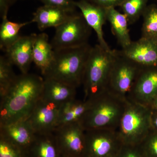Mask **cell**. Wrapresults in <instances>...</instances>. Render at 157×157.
Listing matches in <instances>:
<instances>
[{"mask_svg":"<svg viewBox=\"0 0 157 157\" xmlns=\"http://www.w3.org/2000/svg\"><path fill=\"white\" fill-rule=\"evenodd\" d=\"M140 145L146 157H157V132L151 130Z\"/></svg>","mask_w":157,"mask_h":157,"instance_id":"cell-26","label":"cell"},{"mask_svg":"<svg viewBox=\"0 0 157 157\" xmlns=\"http://www.w3.org/2000/svg\"><path fill=\"white\" fill-rule=\"evenodd\" d=\"M91 30L81 13L75 12L56 28L51 43L54 50L79 47L88 43Z\"/></svg>","mask_w":157,"mask_h":157,"instance_id":"cell-6","label":"cell"},{"mask_svg":"<svg viewBox=\"0 0 157 157\" xmlns=\"http://www.w3.org/2000/svg\"><path fill=\"white\" fill-rule=\"evenodd\" d=\"M105 10L107 21L111 26L113 34L122 48H125L132 42L128 18L124 13L117 11L115 8H108Z\"/></svg>","mask_w":157,"mask_h":157,"instance_id":"cell-20","label":"cell"},{"mask_svg":"<svg viewBox=\"0 0 157 157\" xmlns=\"http://www.w3.org/2000/svg\"><path fill=\"white\" fill-rule=\"evenodd\" d=\"M151 130L157 132V111L151 110Z\"/></svg>","mask_w":157,"mask_h":157,"instance_id":"cell-32","label":"cell"},{"mask_svg":"<svg viewBox=\"0 0 157 157\" xmlns=\"http://www.w3.org/2000/svg\"><path fill=\"white\" fill-rule=\"evenodd\" d=\"M61 105L41 97L26 120L36 134H49L57 127Z\"/></svg>","mask_w":157,"mask_h":157,"instance_id":"cell-11","label":"cell"},{"mask_svg":"<svg viewBox=\"0 0 157 157\" xmlns=\"http://www.w3.org/2000/svg\"><path fill=\"white\" fill-rule=\"evenodd\" d=\"M157 96V66L141 68L127 98L150 107Z\"/></svg>","mask_w":157,"mask_h":157,"instance_id":"cell-10","label":"cell"},{"mask_svg":"<svg viewBox=\"0 0 157 157\" xmlns=\"http://www.w3.org/2000/svg\"><path fill=\"white\" fill-rule=\"evenodd\" d=\"M92 47L88 43L79 47L54 50L53 61L43 75L44 78H53L77 88L82 83Z\"/></svg>","mask_w":157,"mask_h":157,"instance_id":"cell-2","label":"cell"},{"mask_svg":"<svg viewBox=\"0 0 157 157\" xmlns=\"http://www.w3.org/2000/svg\"><path fill=\"white\" fill-rule=\"evenodd\" d=\"M141 67L115 50V57L106 90L113 94L127 99Z\"/></svg>","mask_w":157,"mask_h":157,"instance_id":"cell-7","label":"cell"},{"mask_svg":"<svg viewBox=\"0 0 157 157\" xmlns=\"http://www.w3.org/2000/svg\"><path fill=\"white\" fill-rule=\"evenodd\" d=\"M44 78L36 74L17 76L5 97L0 99V125L25 120L42 96Z\"/></svg>","mask_w":157,"mask_h":157,"instance_id":"cell-1","label":"cell"},{"mask_svg":"<svg viewBox=\"0 0 157 157\" xmlns=\"http://www.w3.org/2000/svg\"><path fill=\"white\" fill-rule=\"evenodd\" d=\"M117 157H146L140 144H123Z\"/></svg>","mask_w":157,"mask_h":157,"instance_id":"cell-28","label":"cell"},{"mask_svg":"<svg viewBox=\"0 0 157 157\" xmlns=\"http://www.w3.org/2000/svg\"><path fill=\"white\" fill-rule=\"evenodd\" d=\"M118 51L141 68L157 66V42L151 39L141 37Z\"/></svg>","mask_w":157,"mask_h":157,"instance_id":"cell-12","label":"cell"},{"mask_svg":"<svg viewBox=\"0 0 157 157\" xmlns=\"http://www.w3.org/2000/svg\"><path fill=\"white\" fill-rule=\"evenodd\" d=\"M86 157H117L123 144L113 130H86Z\"/></svg>","mask_w":157,"mask_h":157,"instance_id":"cell-8","label":"cell"},{"mask_svg":"<svg viewBox=\"0 0 157 157\" xmlns=\"http://www.w3.org/2000/svg\"><path fill=\"white\" fill-rule=\"evenodd\" d=\"M149 0H124L120 6L130 25L133 24L142 16L147 8Z\"/></svg>","mask_w":157,"mask_h":157,"instance_id":"cell-25","label":"cell"},{"mask_svg":"<svg viewBox=\"0 0 157 157\" xmlns=\"http://www.w3.org/2000/svg\"><path fill=\"white\" fill-rule=\"evenodd\" d=\"M76 8L79 9L87 24L95 32L99 45L107 51L113 50L109 47L104 36L103 27L107 21L106 10L91 2L89 0L75 1Z\"/></svg>","mask_w":157,"mask_h":157,"instance_id":"cell-13","label":"cell"},{"mask_svg":"<svg viewBox=\"0 0 157 157\" xmlns=\"http://www.w3.org/2000/svg\"><path fill=\"white\" fill-rule=\"evenodd\" d=\"M12 65L6 56H0V99L5 97L17 78Z\"/></svg>","mask_w":157,"mask_h":157,"instance_id":"cell-24","label":"cell"},{"mask_svg":"<svg viewBox=\"0 0 157 157\" xmlns=\"http://www.w3.org/2000/svg\"><path fill=\"white\" fill-rule=\"evenodd\" d=\"M53 133L59 149L71 157H86V130L79 123L58 127Z\"/></svg>","mask_w":157,"mask_h":157,"instance_id":"cell-9","label":"cell"},{"mask_svg":"<svg viewBox=\"0 0 157 157\" xmlns=\"http://www.w3.org/2000/svg\"><path fill=\"white\" fill-rule=\"evenodd\" d=\"M75 12L56 6L43 5L34 12L31 21L36 23L41 31L49 28H56L67 21Z\"/></svg>","mask_w":157,"mask_h":157,"instance_id":"cell-16","label":"cell"},{"mask_svg":"<svg viewBox=\"0 0 157 157\" xmlns=\"http://www.w3.org/2000/svg\"><path fill=\"white\" fill-rule=\"evenodd\" d=\"M115 50L107 51L97 44L92 47L85 68L82 83L83 100L94 99L106 90Z\"/></svg>","mask_w":157,"mask_h":157,"instance_id":"cell-4","label":"cell"},{"mask_svg":"<svg viewBox=\"0 0 157 157\" xmlns=\"http://www.w3.org/2000/svg\"><path fill=\"white\" fill-rule=\"evenodd\" d=\"M90 104V100L80 101L76 98L62 104L59 108L56 128L66 125L80 123Z\"/></svg>","mask_w":157,"mask_h":157,"instance_id":"cell-18","label":"cell"},{"mask_svg":"<svg viewBox=\"0 0 157 157\" xmlns=\"http://www.w3.org/2000/svg\"><path fill=\"white\" fill-rule=\"evenodd\" d=\"M36 134L26 120L0 125V137L21 149L29 147Z\"/></svg>","mask_w":157,"mask_h":157,"instance_id":"cell-15","label":"cell"},{"mask_svg":"<svg viewBox=\"0 0 157 157\" xmlns=\"http://www.w3.org/2000/svg\"><path fill=\"white\" fill-rule=\"evenodd\" d=\"M37 34L21 36L6 52V56L22 74L28 73L33 62V46Z\"/></svg>","mask_w":157,"mask_h":157,"instance_id":"cell-14","label":"cell"},{"mask_svg":"<svg viewBox=\"0 0 157 157\" xmlns=\"http://www.w3.org/2000/svg\"><path fill=\"white\" fill-rule=\"evenodd\" d=\"M151 109L127 98L125 109L117 129L123 144L139 145L151 131Z\"/></svg>","mask_w":157,"mask_h":157,"instance_id":"cell-5","label":"cell"},{"mask_svg":"<svg viewBox=\"0 0 157 157\" xmlns=\"http://www.w3.org/2000/svg\"><path fill=\"white\" fill-rule=\"evenodd\" d=\"M91 2L97 6L104 8L108 9L120 7L124 0H89Z\"/></svg>","mask_w":157,"mask_h":157,"instance_id":"cell-30","label":"cell"},{"mask_svg":"<svg viewBox=\"0 0 157 157\" xmlns=\"http://www.w3.org/2000/svg\"><path fill=\"white\" fill-rule=\"evenodd\" d=\"M2 19L0 26V48L6 52L21 36L19 34L21 29L32 22L31 21L22 23L13 22L8 19V16Z\"/></svg>","mask_w":157,"mask_h":157,"instance_id":"cell-21","label":"cell"},{"mask_svg":"<svg viewBox=\"0 0 157 157\" xmlns=\"http://www.w3.org/2000/svg\"><path fill=\"white\" fill-rule=\"evenodd\" d=\"M30 147L36 157H58L59 149L53 132L36 134Z\"/></svg>","mask_w":157,"mask_h":157,"instance_id":"cell-22","label":"cell"},{"mask_svg":"<svg viewBox=\"0 0 157 157\" xmlns=\"http://www.w3.org/2000/svg\"><path fill=\"white\" fill-rule=\"evenodd\" d=\"M17 0H0V14L1 18L8 16L10 7Z\"/></svg>","mask_w":157,"mask_h":157,"instance_id":"cell-31","label":"cell"},{"mask_svg":"<svg viewBox=\"0 0 157 157\" xmlns=\"http://www.w3.org/2000/svg\"><path fill=\"white\" fill-rule=\"evenodd\" d=\"M90 101V106L80 122L83 128L116 131L125 109L127 99L106 90Z\"/></svg>","mask_w":157,"mask_h":157,"instance_id":"cell-3","label":"cell"},{"mask_svg":"<svg viewBox=\"0 0 157 157\" xmlns=\"http://www.w3.org/2000/svg\"><path fill=\"white\" fill-rule=\"evenodd\" d=\"M0 157H22V149L1 138Z\"/></svg>","mask_w":157,"mask_h":157,"instance_id":"cell-27","label":"cell"},{"mask_svg":"<svg viewBox=\"0 0 157 157\" xmlns=\"http://www.w3.org/2000/svg\"><path fill=\"white\" fill-rule=\"evenodd\" d=\"M150 107L151 110L157 111V96L152 102Z\"/></svg>","mask_w":157,"mask_h":157,"instance_id":"cell-33","label":"cell"},{"mask_svg":"<svg viewBox=\"0 0 157 157\" xmlns=\"http://www.w3.org/2000/svg\"><path fill=\"white\" fill-rule=\"evenodd\" d=\"M41 97L61 105L76 98V88L51 78H43Z\"/></svg>","mask_w":157,"mask_h":157,"instance_id":"cell-17","label":"cell"},{"mask_svg":"<svg viewBox=\"0 0 157 157\" xmlns=\"http://www.w3.org/2000/svg\"><path fill=\"white\" fill-rule=\"evenodd\" d=\"M54 51L45 33L37 34L33 46V62L43 75L53 61Z\"/></svg>","mask_w":157,"mask_h":157,"instance_id":"cell-19","label":"cell"},{"mask_svg":"<svg viewBox=\"0 0 157 157\" xmlns=\"http://www.w3.org/2000/svg\"><path fill=\"white\" fill-rule=\"evenodd\" d=\"M142 17L141 37L157 42V5H148Z\"/></svg>","mask_w":157,"mask_h":157,"instance_id":"cell-23","label":"cell"},{"mask_svg":"<svg viewBox=\"0 0 157 157\" xmlns=\"http://www.w3.org/2000/svg\"><path fill=\"white\" fill-rule=\"evenodd\" d=\"M44 5L60 7L71 11H76V8L74 0H39Z\"/></svg>","mask_w":157,"mask_h":157,"instance_id":"cell-29","label":"cell"}]
</instances>
